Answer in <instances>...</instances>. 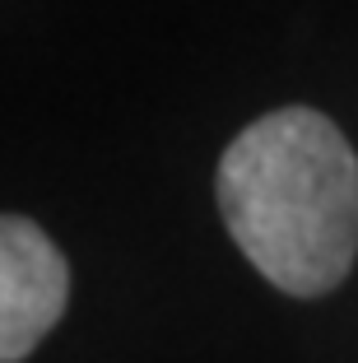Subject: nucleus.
Segmentation results:
<instances>
[{
    "label": "nucleus",
    "mask_w": 358,
    "mask_h": 363,
    "mask_svg": "<svg viewBox=\"0 0 358 363\" xmlns=\"http://www.w3.org/2000/svg\"><path fill=\"white\" fill-rule=\"evenodd\" d=\"M219 214L279 294L321 298L358 257V159L312 107L256 117L219 159Z\"/></svg>",
    "instance_id": "nucleus-1"
},
{
    "label": "nucleus",
    "mask_w": 358,
    "mask_h": 363,
    "mask_svg": "<svg viewBox=\"0 0 358 363\" xmlns=\"http://www.w3.org/2000/svg\"><path fill=\"white\" fill-rule=\"evenodd\" d=\"M70 298V270L43 228L5 214L0 219V363H23L47 340Z\"/></svg>",
    "instance_id": "nucleus-2"
}]
</instances>
